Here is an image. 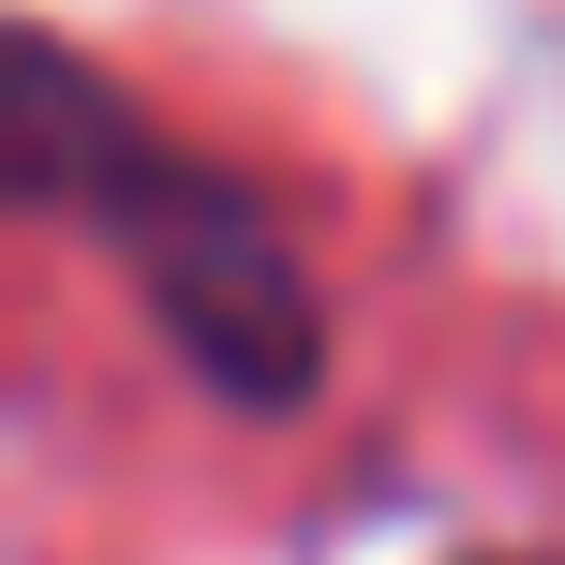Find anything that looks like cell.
<instances>
[{
	"label": "cell",
	"mask_w": 565,
	"mask_h": 565,
	"mask_svg": "<svg viewBox=\"0 0 565 565\" xmlns=\"http://www.w3.org/2000/svg\"><path fill=\"white\" fill-rule=\"evenodd\" d=\"M15 179L60 194V209H89V224L135 254L149 328L179 342V372H194L224 417H298L312 402L328 312H312L298 238H282L224 164H194V149H164L135 105H105L89 60L45 45V30L15 45Z\"/></svg>",
	"instance_id": "cell-1"
}]
</instances>
